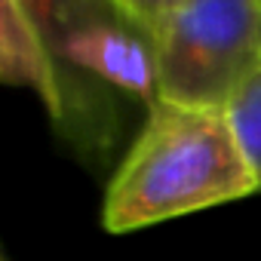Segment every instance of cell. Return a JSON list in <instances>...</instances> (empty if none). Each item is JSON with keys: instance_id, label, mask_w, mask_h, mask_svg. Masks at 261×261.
<instances>
[{"instance_id": "1", "label": "cell", "mask_w": 261, "mask_h": 261, "mask_svg": "<svg viewBox=\"0 0 261 261\" xmlns=\"http://www.w3.org/2000/svg\"><path fill=\"white\" fill-rule=\"evenodd\" d=\"M255 191V172L224 108L154 101L108 185L101 224L108 233H129Z\"/></svg>"}, {"instance_id": "2", "label": "cell", "mask_w": 261, "mask_h": 261, "mask_svg": "<svg viewBox=\"0 0 261 261\" xmlns=\"http://www.w3.org/2000/svg\"><path fill=\"white\" fill-rule=\"evenodd\" d=\"M151 43L157 101L227 108L261 59V0H181Z\"/></svg>"}, {"instance_id": "3", "label": "cell", "mask_w": 261, "mask_h": 261, "mask_svg": "<svg viewBox=\"0 0 261 261\" xmlns=\"http://www.w3.org/2000/svg\"><path fill=\"white\" fill-rule=\"evenodd\" d=\"M59 68H77L86 71L129 95L148 101V108L157 101V62H154V43L151 34L126 22L123 16H108L83 31H77L56 56Z\"/></svg>"}, {"instance_id": "4", "label": "cell", "mask_w": 261, "mask_h": 261, "mask_svg": "<svg viewBox=\"0 0 261 261\" xmlns=\"http://www.w3.org/2000/svg\"><path fill=\"white\" fill-rule=\"evenodd\" d=\"M0 83L31 89L56 123H71L74 92L59 62L49 56L22 0H0Z\"/></svg>"}, {"instance_id": "5", "label": "cell", "mask_w": 261, "mask_h": 261, "mask_svg": "<svg viewBox=\"0 0 261 261\" xmlns=\"http://www.w3.org/2000/svg\"><path fill=\"white\" fill-rule=\"evenodd\" d=\"M22 7L28 19L34 22V28L40 31L53 59L86 25L108 19V16H120L108 0H22Z\"/></svg>"}, {"instance_id": "6", "label": "cell", "mask_w": 261, "mask_h": 261, "mask_svg": "<svg viewBox=\"0 0 261 261\" xmlns=\"http://www.w3.org/2000/svg\"><path fill=\"white\" fill-rule=\"evenodd\" d=\"M227 117L230 126L240 139V148L255 172L258 191H261V59L252 68V74L243 80V86L233 92V98L227 101Z\"/></svg>"}, {"instance_id": "7", "label": "cell", "mask_w": 261, "mask_h": 261, "mask_svg": "<svg viewBox=\"0 0 261 261\" xmlns=\"http://www.w3.org/2000/svg\"><path fill=\"white\" fill-rule=\"evenodd\" d=\"M108 4L123 16V19H129L136 28H142L145 34H151L154 28H157V22L169 13V10H175L181 0H108Z\"/></svg>"}, {"instance_id": "8", "label": "cell", "mask_w": 261, "mask_h": 261, "mask_svg": "<svg viewBox=\"0 0 261 261\" xmlns=\"http://www.w3.org/2000/svg\"><path fill=\"white\" fill-rule=\"evenodd\" d=\"M0 261H7V255H4V249H0Z\"/></svg>"}]
</instances>
